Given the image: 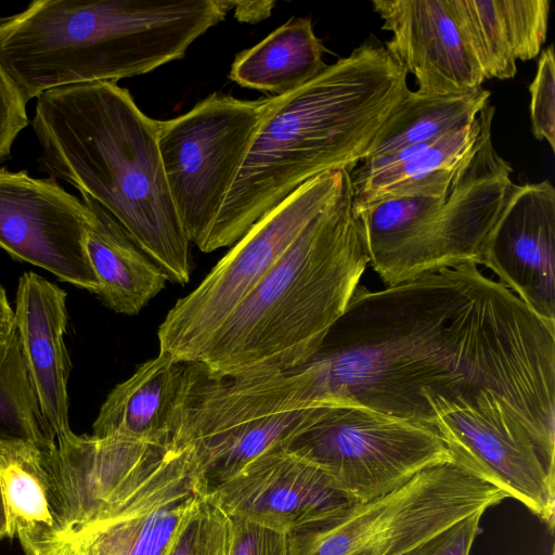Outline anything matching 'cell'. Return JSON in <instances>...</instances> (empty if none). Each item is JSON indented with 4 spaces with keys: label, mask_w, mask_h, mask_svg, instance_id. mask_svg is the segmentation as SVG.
I'll list each match as a JSON object with an SVG mask.
<instances>
[{
    "label": "cell",
    "mask_w": 555,
    "mask_h": 555,
    "mask_svg": "<svg viewBox=\"0 0 555 555\" xmlns=\"http://www.w3.org/2000/svg\"><path fill=\"white\" fill-rule=\"evenodd\" d=\"M482 264L534 314L555 324V189L550 181L512 184Z\"/></svg>",
    "instance_id": "cell-16"
},
{
    "label": "cell",
    "mask_w": 555,
    "mask_h": 555,
    "mask_svg": "<svg viewBox=\"0 0 555 555\" xmlns=\"http://www.w3.org/2000/svg\"><path fill=\"white\" fill-rule=\"evenodd\" d=\"M274 1H231L236 20L246 23H258L270 16Z\"/></svg>",
    "instance_id": "cell-32"
},
{
    "label": "cell",
    "mask_w": 555,
    "mask_h": 555,
    "mask_svg": "<svg viewBox=\"0 0 555 555\" xmlns=\"http://www.w3.org/2000/svg\"><path fill=\"white\" fill-rule=\"evenodd\" d=\"M2 21V17H0V22Z\"/></svg>",
    "instance_id": "cell-36"
},
{
    "label": "cell",
    "mask_w": 555,
    "mask_h": 555,
    "mask_svg": "<svg viewBox=\"0 0 555 555\" xmlns=\"http://www.w3.org/2000/svg\"><path fill=\"white\" fill-rule=\"evenodd\" d=\"M531 130L555 151V59L553 44L541 50L537 72L529 86Z\"/></svg>",
    "instance_id": "cell-28"
},
{
    "label": "cell",
    "mask_w": 555,
    "mask_h": 555,
    "mask_svg": "<svg viewBox=\"0 0 555 555\" xmlns=\"http://www.w3.org/2000/svg\"><path fill=\"white\" fill-rule=\"evenodd\" d=\"M211 0H36L0 22V63L28 103L150 73L221 22Z\"/></svg>",
    "instance_id": "cell-4"
},
{
    "label": "cell",
    "mask_w": 555,
    "mask_h": 555,
    "mask_svg": "<svg viewBox=\"0 0 555 555\" xmlns=\"http://www.w3.org/2000/svg\"><path fill=\"white\" fill-rule=\"evenodd\" d=\"M391 33L385 48L428 95H460L481 89L486 77L455 15L452 0H373Z\"/></svg>",
    "instance_id": "cell-15"
},
{
    "label": "cell",
    "mask_w": 555,
    "mask_h": 555,
    "mask_svg": "<svg viewBox=\"0 0 555 555\" xmlns=\"http://www.w3.org/2000/svg\"><path fill=\"white\" fill-rule=\"evenodd\" d=\"M481 127L480 111L434 141L362 160L350 173L354 214L388 199L441 196L475 150Z\"/></svg>",
    "instance_id": "cell-18"
},
{
    "label": "cell",
    "mask_w": 555,
    "mask_h": 555,
    "mask_svg": "<svg viewBox=\"0 0 555 555\" xmlns=\"http://www.w3.org/2000/svg\"><path fill=\"white\" fill-rule=\"evenodd\" d=\"M191 363L159 351L106 397L93 436L170 446L179 428Z\"/></svg>",
    "instance_id": "cell-19"
},
{
    "label": "cell",
    "mask_w": 555,
    "mask_h": 555,
    "mask_svg": "<svg viewBox=\"0 0 555 555\" xmlns=\"http://www.w3.org/2000/svg\"><path fill=\"white\" fill-rule=\"evenodd\" d=\"M208 495L230 518L286 534L338 517L361 503L321 467L286 449L256 459Z\"/></svg>",
    "instance_id": "cell-14"
},
{
    "label": "cell",
    "mask_w": 555,
    "mask_h": 555,
    "mask_svg": "<svg viewBox=\"0 0 555 555\" xmlns=\"http://www.w3.org/2000/svg\"><path fill=\"white\" fill-rule=\"evenodd\" d=\"M410 91L406 72L372 39L304 86L270 96L201 251L232 246L310 179L351 173Z\"/></svg>",
    "instance_id": "cell-2"
},
{
    "label": "cell",
    "mask_w": 555,
    "mask_h": 555,
    "mask_svg": "<svg viewBox=\"0 0 555 555\" xmlns=\"http://www.w3.org/2000/svg\"><path fill=\"white\" fill-rule=\"evenodd\" d=\"M230 527V517L207 495L165 555H228Z\"/></svg>",
    "instance_id": "cell-27"
},
{
    "label": "cell",
    "mask_w": 555,
    "mask_h": 555,
    "mask_svg": "<svg viewBox=\"0 0 555 555\" xmlns=\"http://www.w3.org/2000/svg\"><path fill=\"white\" fill-rule=\"evenodd\" d=\"M487 79H511L516 61L537 57L546 40L548 0H452Z\"/></svg>",
    "instance_id": "cell-20"
},
{
    "label": "cell",
    "mask_w": 555,
    "mask_h": 555,
    "mask_svg": "<svg viewBox=\"0 0 555 555\" xmlns=\"http://www.w3.org/2000/svg\"><path fill=\"white\" fill-rule=\"evenodd\" d=\"M507 495L452 461L343 515L287 534L289 555H403L452 524Z\"/></svg>",
    "instance_id": "cell-8"
},
{
    "label": "cell",
    "mask_w": 555,
    "mask_h": 555,
    "mask_svg": "<svg viewBox=\"0 0 555 555\" xmlns=\"http://www.w3.org/2000/svg\"><path fill=\"white\" fill-rule=\"evenodd\" d=\"M495 107L481 109L473 153L441 196L395 198L356 214L370 264L385 285L464 263H481L485 247L512 184V166L496 152Z\"/></svg>",
    "instance_id": "cell-6"
},
{
    "label": "cell",
    "mask_w": 555,
    "mask_h": 555,
    "mask_svg": "<svg viewBox=\"0 0 555 555\" xmlns=\"http://www.w3.org/2000/svg\"><path fill=\"white\" fill-rule=\"evenodd\" d=\"M360 555H369V554H360Z\"/></svg>",
    "instance_id": "cell-35"
},
{
    "label": "cell",
    "mask_w": 555,
    "mask_h": 555,
    "mask_svg": "<svg viewBox=\"0 0 555 555\" xmlns=\"http://www.w3.org/2000/svg\"><path fill=\"white\" fill-rule=\"evenodd\" d=\"M50 449L30 443L0 446V483L10 539L17 537L25 555H49L65 534Z\"/></svg>",
    "instance_id": "cell-21"
},
{
    "label": "cell",
    "mask_w": 555,
    "mask_h": 555,
    "mask_svg": "<svg viewBox=\"0 0 555 555\" xmlns=\"http://www.w3.org/2000/svg\"><path fill=\"white\" fill-rule=\"evenodd\" d=\"M369 262L349 177L223 323L197 363L212 376L236 377L305 362L344 313Z\"/></svg>",
    "instance_id": "cell-5"
},
{
    "label": "cell",
    "mask_w": 555,
    "mask_h": 555,
    "mask_svg": "<svg viewBox=\"0 0 555 555\" xmlns=\"http://www.w3.org/2000/svg\"><path fill=\"white\" fill-rule=\"evenodd\" d=\"M5 538H10V527L7 506L0 483V541H2Z\"/></svg>",
    "instance_id": "cell-34"
},
{
    "label": "cell",
    "mask_w": 555,
    "mask_h": 555,
    "mask_svg": "<svg viewBox=\"0 0 555 555\" xmlns=\"http://www.w3.org/2000/svg\"><path fill=\"white\" fill-rule=\"evenodd\" d=\"M31 124L40 170L115 220L168 281L186 284L191 242L167 184L158 120L145 115L127 89L99 81L41 93Z\"/></svg>",
    "instance_id": "cell-3"
},
{
    "label": "cell",
    "mask_w": 555,
    "mask_h": 555,
    "mask_svg": "<svg viewBox=\"0 0 555 555\" xmlns=\"http://www.w3.org/2000/svg\"><path fill=\"white\" fill-rule=\"evenodd\" d=\"M30 443L42 449L55 446L24 360L15 327L0 338V446Z\"/></svg>",
    "instance_id": "cell-26"
},
{
    "label": "cell",
    "mask_w": 555,
    "mask_h": 555,
    "mask_svg": "<svg viewBox=\"0 0 555 555\" xmlns=\"http://www.w3.org/2000/svg\"><path fill=\"white\" fill-rule=\"evenodd\" d=\"M27 102L0 63V162L11 154L12 145L29 119Z\"/></svg>",
    "instance_id": "cell-30"
},
{
    "label": "cell",
    "mask_w": 555,
    "mask_h": 555,
    "mask_svg": "<svg viewBox=\"0 0 555 555\" xmlns=\"http://www.w3.org/2000/svg\"><path fill=\"white\" fill-rule=\"evenodd\" d=\"M485 512L469 514L403 555H469Z\"/></svg>",
    "instance_id": "cell-31"
},
{
    "label": "cell",
    "mask_w": 555,
    "mask_h": 555,
    "mask_svg": "<svg viewBox=\"0 0 555 555\" xmlns=\"http://www.w3.org/2000/svg\"><path fill=\"white\" fill-rule=\"evenodd\" d=\"M194 446H146L49 555H165L208 495Z\"/></svg>",
    "instance_id": "cell-7"
},
{
    "label": "cell",
    "mask_w": 555,
    "mask_h": 555,
    "mask_svg": "<svg viewBox=\"0 0 555 555\" xmlns=\"http://www.w3.org/2000/svg\"><path fill=\"white\" fill-rule=\"evenodd\" d=\"M453 457L554 527V449L489 388L452 401L427 399Z\"/></svg>",
    "instance_id": "cell-12"
},
{
    "label": "cell",
    "mask_w": 555,
    "mask_h": 555,
    "mask_svg": "<svg viewBox=\"0 0 555 555\" xmlns=\"http://www.w3.org/2000/svg\"><path fill=\"white\" fill-rule=\"evenodd\" d=\"M14 327V311L8 300L5 289L0 284V338L8 336Z\"/></svg>",
    "instance_id": "cell-33"
},
{
    "label": "cell",
    "mask_w": 555,
    "mask_h": 555,
    "mask_svg": "<svg viewBox=\"0 0 555 555\" xmlns=\"http://www.w3.org/2000/svg\"><path fill=\"white\" fill-rule=\"evenodd\" d=\"M479 388L555 448V324L464 263L383 291L358 285L317 352L261 375L255 395L266 414L348 403L436 429L428 398Z\"/></svg>",
    "instance_id": "cell-1"
},
{
    "label": "cell",
    "mask_w": 555,
    "mask_h": 555,
    "mask_svg": "<svg viewBox=\"0 0 555 555\" xmlns=\"http://www.w3.org/2000/svg\"><path fill=\"white\" fill-rule=\"evenodd\" d=\"M228 555H289L287 534L240 518H230Z\"/></svg>",
    "instance_id": "cell-29"
},
{
    "label": "cell",
    "mask_w": 555,
    "mask_h": 555,
    "mask_svg": "<svg viewBox=\"0 0 555 555\" xmlns=\"http://www.w3.org/2000/svg\"><path fill=\"white\" fill-rule=\"evenodd\" d=\"M89 209L85 246L99 283L95 295L115 312L135 315L168 280L115 220L99 209Z\"/></svg>",
    "instance_id": "cell-22"
},
{
    "label": "cell",
    "mask_w": 555,
    "mask_h": 555,
    "mask_svg": "<svg viewBox=\"0 0 555 555\" xmlns=\"http://www.w3.org/2000/svg\"><path fill=\"white\" fill-rule=\"evenodd\" d=\"M91 210L53 178L0 167V248L96 294L85 237Z\"/></svg>",
    "instance_id": "cell-13"
},
{
    "label": "cell",
    "mask_w": 555,
    "mask_h": 555,
    "mask_svg": "<svg viewBox=\"0 0 555 555\" xmlns=\"http://www.w3.org/2000/svg\"><path fill=\"white\" fill-rule=\"evenodd\" d=\"M269 98L212 93L186 113L158 120L169 192L191 242L202 250L245 160Z\"/></svg>",
    "instance_id": "cell-11"
},
{
    "label": "cell",
    "mask_w": 555,
    "mask_h": 555,
    "mask_svg": "<svg viewBox=\"0 0 555 555\" xmlns=\"http://www.w3.org/2000/svg\"><path fill=\"white\" fill-rule=\"evenodd\" d=\"M65 291L47 279L24 273L18 280L14 320L24 360L41 413L55 440L72 431L68 420L69 358Z\"/></svg>",
    "instance_id": "cell-17"
},
{
    "label": "cell",
    "mask_w": 555,
    "mask_h": 555,
    "mask_svg": "<svg viewBox=\"0 0 555 555\" xmlns=\"http://www.w3.org/2000/svg\"><path fill=\"white\" fill-rule=\"evenodd\" d=\"M483 88L460 95L410 93L393 109L363 160L428 143L474 118L490 100Z\"/></svg>",
    "instance_id": "cell-24"
},
{
    "label": "cell",
    "mask_w": 555,
    "mask_h": 555,
    "mask_svg": "<svg viewBox=\"0 0 555 555\" xmlns=\"http://www.w3.org/2000/svg\"><path fill=\"white\" fill-rule=\"evenodd\" d=\"M285 449L321 467L359 502L453 460L435 428L348 403L315 406L311 423Z\"/></svg>",
    "instance_id": "cell-10"
},
{
    "label": "cell",
    "mask_w": 555,
    "mask_h": 555,
    "mask_svg": "<svg viewBox=\"0 0 555 555\" xmlns=\"http://www.w3.org/2000/svg\"><path fill=\"white\" fill-rule=\"evenodd\" d=\"M324 51L309 17L291 18L254 47L237 53L229 77L241 87L282 95L327 67Z\"/></svg>",
    "instance_id": "cell-23"
},
{
    "label": "cell",
    "mask_w": 555,
    "mask_h": 555,
    "mask_svg": "<svg viewBox=\"0 0 555 555\" xmlns=\"http://www.w3.org/2000/svg\"><path fill=\"white\" fill-rule=\"evenodd\" d=\"M349 177L345 170L321 173L259 219L167 312L157 331L159 351L198 362L223 323L306 225L339 195Z\"/></svg>",
    "instance_id": "cell-9"
},
{
    "label": "cell",
    "mask_w": 555,
    "mask_h": 555,
    "mask_svg": "<svg viewBox=\"0 0 555 555\" xmlns=\"http://www.w3.org/2000/svg\"><path fill=\"white\" fill-rule=\"evenodd\" d=\"M314 415L315 406L262 416L195 444L209 490L256 459L285 449Z\"/></svg>",
    "instance_id": "cell-25"
}]
</instances>
